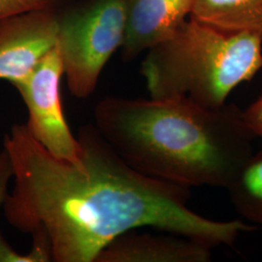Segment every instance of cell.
I'll list each match as a JSON object with an SVG mask.
<instances>
[{"instance_id":"cell-14","label":"cell","mask_w":262,"mask_h":262,"mask_svg":"<svg viewBox=\"0 0 262 262\" xmlns=\"http://www.w3.org/2000/svg\"><path fill=\"white\" fill-rule=\"evenodd\" d=\"M243 116L254 136L262 138V95L243 111Z\"/></svg>"},{"instance_id":"cell-8","label":"cell","mask_w":262,"mask_h":262,"mask_svg":"<svg viewBox=\"0 0 262 262\" xmlns=\"http://www.w3.org/2000/svg\"><path fill=\"white\" fill-rule=\"evenodd\" d=\"M212 248L179 235H120L94 262H208Z\"/></svg>"},{"instance_id":"cell-13","label":"cell","mask_w":262,"mask_h":262,"mask_svg":"<svg viewBox=\"0 0 262 262\" xmlns=\"http://www.w3.org/2000/svg\"><path fill=\"white\" fill-rule=\"evenodd\" d=\"M13 179V166L9 154L3 147L0 150V206L3 205L9 194L10 181Z\"/></svg>"},{"instance_id":"cell-9","label":"cell","mask_w":262,"mask_h":262,"mask_svg":"<svg viewBox=\"0 0 262 262\" xmlns=\"http://www.w3.org/2000/svg\"><path fill=\"white\" fill-rule=\"evenodd\" d=\"M189 17L223 32L262 40V0H195Z\"/></svg>"},{"instance_id":"cell-12","label":"cell","mask_w":262,"mask_h":262,"mask_svg":"<svg viewBox=\"0 0 262 262\" xmlns=\"http://www.w3.org/2000/svg\"><path fill=\"white\" fill-rule=\"evenodd\" d=\"M72 0H0V19L34 10H58Z\"/></svg>"},{"instance_id":"cell-4","label":"cell","mask_w":262,"mask_h":262,"mask_svg":"<svg viewBox=\"0 0 262 262\" xmlns=\"http://www.w3.org/2000/svg\"><path fill=\"white\" fill-rule=\"evenodd\" d=\"M57 44L68 89L77 98L94 94L104 67L122 48L126 0H80L56 10Z\"/></svg>"},{"instance_id":"cell-5","label":"cell","mask_w":262,"mask_h":262,"mask_svg":"<svg viewBox=\"0 0 262 262\" xmlns=\"http://www.w3.org/2000/svg\"><path fill=\"white\" fill-rule=\"evenodd\" d=\"M63 74L62 59L56 46L28 76L12 84L28 109L26 126L30 135L52 156L77 164L81 147L63 113L60 94Z\"/></svg>"},{"instance_id":"cell-3","label":"cell","mask_w":262,"mask_h":262,"mask_svg":"<svg viewBox=\"0 0 262 262\" xmlns=\"http://www.w3.org/2000/svg\"><path fill=\"white\" fill-rule=\"evenodd\" d=\"M262 68V40L186 19L171 37L150 49L141 66L151 98L186 97L220 108L239 84Z\"/></svg>"},{"instance_id":"cell-11","label":"cell","mask_w":262,"mask_h":262,"mask_svg":"<svg viewBox=\"0 0 262 262\" xmlns=\"http://www.w3.org/2000/svg\"><path fill=\"white\" fill-rule=\"evenodd\" d=\"M32 245L28 253H19L7 242L0 231V262L53 261L51 246L46 235L42 232L31 233Z\"/></svg>"},{"instance_id":"cell-1","label":"cell","mask_w":262,"mask_h":262,"mask_svg":"<svg viewBox=\"0 0 262 262\" xmlns=\"http://www.w3.org/2000/svg\"><path fill=\"white\" fill-rule=\"evenodd\" d=\"M77 139V164L52 156L23 123L3 141L14 180L2 205L5 217L21 232L46 235L53 261L94 262L117 237L146 226L212 249L232 246L240 233L255 229L198 215L187 207L190 187L131 168L94 123L81 126Z\"/></svg>"},{"instance_id":"cell-10","label":"cell","mask_w":262,"mask_h":262,"mask_svg":"<svg viewBox=\"0 0 262 262\" xmlns=\"http://www.w3.org/2000/svg\"><path fill=\"white\" fill-rule=\"evenodd\" d=\"M237 213L262 225V150L252 154L226 187Z\"/></svg>"},{"instance_id":"cell-2","label":"cell","mask_w":262,"mask_h":262,"mask_svg":"<svg viewBox=\"0 0 262 262\" xmlns=\"http://www.w3.org/2000/svg\"><path fill=\"white\" fill-rule=\"evenodd\" d=\"M94 124L131 168L181 186L225 187L253 152L255 136L234 104L206 108L186 97L108 96Z\"/></svg>"},{"instance_id":"cell-6","label":"cell","mask_w":262,"mask_h":262,"mask_svg":"<svg viewBox=\"0 0 262 262\" xmlns=\"http://www.w3.org/2000/svg\"><path fill=\"white\" fill-rule=\"evenodd\" d=\"M56 13L34 10L0 19V80H21L56 47Z\"/></svg>"},{"instance_id":"cell-7","label":"cell","mask_w":262,"mask_h":262,"mask_svg":"<svg viewBox=\"0 0 262 262\" xmlns=\"http://www.w3.org/2000/svg\"><path fill=\"white\" fill-rule=\"evenodd\" d=\"M195 0H126L122 59L130 61L171 37L190 15Z\"/></svg>"}]
</instances>
